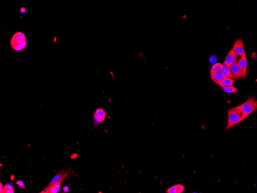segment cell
I'll list each match as a JSON object with an SVG mask.
<instances>
[{"label":"cell","mask_w":257,"mask_h":193,"mask_svg":"<svg viewBox=\"0 0 257 193\" xmlns=\"http://www.w3.org/2000/svg\"><path fill=\"white\" fill-rule=\"evenodd\" d=\"M10 43L12 48L14 51H22L27 46V40L25 35L21 32H16L11 38Z\"/></svg>","instance_id":"obj_2"},{"label":"cell","mask_w":257,"mask_h":193,"mask_svg":"<svg viewBox=\"0 0 257 193\" xmlns=\"http://www.w3.org/2000/svg\"><path fill=\"white\" fill-rule=\"evenodd\" d=\"M14 188L13 189H8L4 188L3 187L2 191H0L1 193H14Z\"/></svg>","instance_id":"obj_17"},{"label":"cell","mask_w":257,"mask_h":193,"mask_svg":"<svg viewBox=\"0 0 257 193\" xmlns=\"http://www.w3.org/2000/svg\"><path fill=\"white\" fill-rule=\"evenodd\" d=\"M63 190L65 192H69L70 191V188L68 186H65L63 187Z\"/></svg>","instance_id":"obj_20"},{"label":"cell","mask_w":257,"mask_h":193,"mask_svg":"<svg viewBox=\"0 0 257 193\" xmlns=\"http://www.w3.org/2000/svg\"><path fill=\"white\" fill-rule=\"evenodd\" d=\"M94 114L96 115L102 122L105 120L106 118V113L105 110L102 108H98L94 112Z\"/></svg>","instance_id":"obj_12"},{"label":"cell","mask_w":257,"mask_h":193,"mask_svg":"<svg viewBox=\"0 0 257 193\" xmlns=\"http://www.w3.org/2000/svg\"><path fill=\"white\" fill-rule=\"evenodd\" d=\"M237 55L233 50L231 49L227 54L225 59L223 65L229 67L232 64L236 61Z\"/></svg>","instance_id":"obj_7"},{"label":"cell","mask_w":257,"mask_h":193,"mask_svg":"<svg viewBox=\"0 0 257 193\" xmlns=\"http://www.w3.org/2000/svg\"><path fill=\"white\" fill-rule=\"evenodd\" d=\"M65 169L66 168H64L62 169V170L59 172L58 173H57L56 174L55 176L52 178V179L51 180L50 182L48 184V185H47L46 188H44L43 190H42V191H40L39 193H43L44 191H46L48 188H49L50 187L52 186V185L55 184V183L58 182V181L61 179V177H62L63 175H64V173H65Z\"/></svg>","instance_id":"obj_8"},{"label":"cell","mask_w":257,"mask_h":193,"mask_svg":"<svg viewBox=\"0 0 257 193\" xmlns=\"http://www.w3.org/2000/svg\"><path fill=\"white\" fill-rule=\"evenodd\" d=\"M16 184L17 185H18V186L20 187H21V188H25V186L24 183L21 180H20L17 181V182H16Z\"/></svg>","instance_id":"obj_18"},{"label":"cell","mask_w":257,"mask_h":193,"mask_svg":"<svg viewBox=\"0 0 257 193\" xmlns=\"http://www.w3.org/2000/svg\"><path fill=\"white\" fill-rule=\"evenodd\" d=\"M214 60H216L215 56H211L210 59V61L211 63H213L216 61Z\"/></svg>","instance_id":"obj_22"},{"label":"cell","mask_w":257,"mask_h":193,"mask_svg":"<svg viewBox=\"0 0 257 193\" xmlns=\"http://www.w3.org/2000/svg\"><path fill=\"white\" fill-rule=\"evenodd\" d=\"M245 118L257 109V101L252 97H249L246 102L239 105Z\"/></svg>","instance_id":"obj_3"},{"label":"cell","mask_w":257,"mask_h":193,"mask_svg":"<svg viewBox=\"0 0 257 193\" xmlns=\"http://www.w3.org/2000/svg\"><path fill=\"white\" fill-rule=\"evenodd\" d=\"M210 74L211 79L217 85L223 79L227 77L226 75L222 73L221 71L215 72V73Z\"/></svg>","instance_id":"obj_10"},{"label":"cell","mask_w":257,"mask_h":193,"mask_svg":"<svg viewBox=\"0 0 257 193\" xmlns=\"http://www.w3.org/2000/svg\"><path fill=\"white\" fill-rule=\"evenodd\" d=\"M227 113L228 118L226 130H228L245 119L243 112L239 106L230 108L227 111Z\"/></svg>","instance_id":"obj_1"},{"label":"cell","mask_w":257,"mask_h":193,"mask_svg":"<svg viewBox=\"0 0 257 193\" xmlns=\"http://www.w3.org/2000/svg\"><path fill=\"white\" fill-rule=\"evenodd\" d=\"M221 88H222L225 92L228 93H234L236 92L238 90L237 88L233 86V85L228 86L222 87Z\"/></svg>","instance_id":"obj_15"},{"label":"cell","mask_w":257,"mask_h":193,"mask_svg":"<svg viewBox=\"0 0 257 193\" xmlns=\"http://www.w3.org/2000/svg\"><path fill=\"white\" fill-rule=\"evenodd\" d=\"M232 49L234 51L236 55L241 56L245 54V48L243 40L240 39H236Z\"/></svg>","instance_id":"obj_5"},{"label":"cell","mask_w":257,"mask_h":193,"mask_svg":"<svg viewBox=\"0 0 257 193\" xmlns=\"http://www.w3.org/2000/svg\"><path fill=\"white\" fill-rule=\"evenodd\" d=\"M233 76V79H237L242 77V73L237 62H235L229 67Z\"/></svg>","instance_id":"obj_9"},{"label":"cell","mask_w":257,"mask_h":193,"mask_svg":"<svg viewBox=\"0 0 257 193\" xmlns=\"http://www.w3.org/2000/svg\"><path fill=\"white\" fill-rule=\"evenodd\" d=\"M234 82V81L231 78L227 77L219 82L218 85L221 87H222L228 86L233 85Z\"/></svg>","instance_id":"obj_13"},{"label":"cell","mask_w":257,"mask_h":193,"mask_svg":"<svg viewBox=\"0 0 257 193\" xmlns=\"http://www.w3.org/2000/svg\"><path fill=\"white\" fill-rule=\"evenodd\" d=\"M220 71L223 74L227 76V77L231 78L232 79L233 78V74H232L230 68L227 67V66L224 65L223 64V66H222L221 71Z\"/></svg>","instance_id":"obj_14"},{"label":"cell","mask_w":257,"mask_h":193,"mask_svg":"<svg viewBox=\"0 0 257 193\" xmlns=\"http://www.w3.org/2000/svg\"><path fill=\"white\" fill-rule=\"evenodd\" d=\"M223 64L219 63H216L212 66L211 71L210 73H215V72L220 71L222 66Z\"/></svg>","instance_id":"obj_16"},{"label":"cell","mask_w":257,"mask_h":193,"mask_svg":"<svg viewBox=\"0 0 257 193\" xmlns=\"http://www.w3.org/2000/svg\"><path fill=\"white\" fill-rule=\"evenodd\" d=\"M4 185H3L2 183H0V191H2Z\"/></svg>","instance_id":"obj_23"},{"label":"cell","mask_w":257,"mask_h":193,"mask_svg":"<svg viewBox=\"0 0 257 193\" xmlns=\"http://www.w3.org/2000/svg\"><path fill=\"white\" fill-rule=\"evenodd\" d=\"M71 169L72 168L71 167L69 168L68 170L64 173L62 177L58 182L52 185L46 191H44L43 193H57L61 189L62 183L64 180L68 177L71 171Z\"/></svg>","instance_id":"obj_4"},{"label":"cell","mask_w":257,"mask_h":193,"mask_svg":"<svg viewBox=\"0 0 257 193\" xmlns=\"http://www.w3.org/2000/svg\"><path fill=\"white\" fill-rule=\"evenodd\" d=\"M26 12V9L25 7H21V8L20 9V12L22 14L25 13Z\"/></svg>","instance_id":"obj_21"},{"label":"cell","mask_w":257,"mask_h":193,"mask_svg":"<svg viewBox=\"0 0 257 193\" xmlns=\"http://www.w3.org/2000/svg\"><path fill=\"white\" fill-rule=\"evenodd\" d=\"M237 64L241 71L242 77L245 79L246 78L248 66L247 60L245 54L241 56Z\"/></svg>","instance_id":"obj_6"},{"label":"cell","mask_w":257,"mask_h":193,"mask_svg":"<svg viewBox=\"0 0 257 193\" xmlns=\"http://www.w3.org/2000/svg\"><path fill=\"white\" fill-rule=\"evenodd\" d=\"M185 189V187L181 184H177L170 187L166 191L167 193H181Z\"/></svg>","instance_id":"obj_11"},{"label":"cell","mask_w":257,"mask_h":193,"mask_svg":"<svg viewBox=\"0 0 257 193\" xmlns=\"http://www.w3.org/2000/svg\"><path fill=\"white\" fill-rule=\"evenodd\" d=\"M4 188H8V189H13L14 188L12 185L10 184H6L4 186Z\"/></svg>","instance_id":"obj_19"}]
</instances>
